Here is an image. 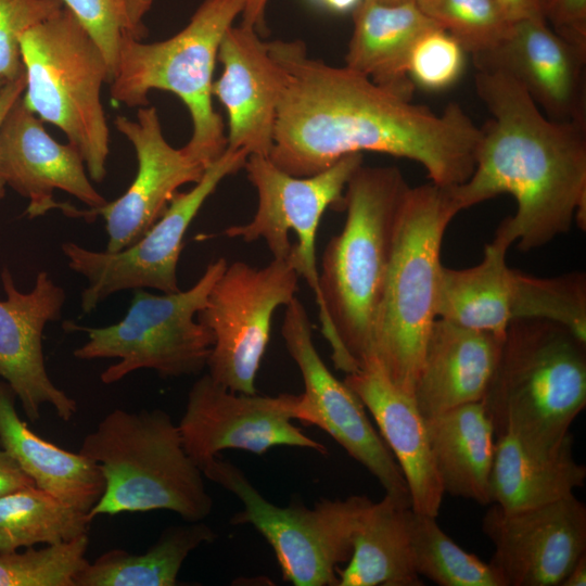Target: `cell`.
<instances>
[{
	"label": "cell",
	"instance_id": "6",
	"mask_svg": "<svg viewBox=\"0 0 586 586\" xmlns=\"http://www.w3.org/2000/svg\"><path fill=\"white\" fill-rule=\"evenodd\" d=\"M460 212L449 187H409L377 311L372 355L385 377L412 396L425 343L436 319L445 231Z\"/></svg>",
	"mask_w": 586,
	"mask_h": 586
},
{
	"label": "cell",
	"instance_id": "16",
	"mask_svg": "<svg viewBox=\"0 0 586 586\" xmlns=\"http://www.w3.org/2000/svg\"><path fill=\"white\" fill-rule=\"evenodd\" d=\"M116 129L132 144L138 169L126 192L112 202L92 208L69 204L64 215L93 221L105 220L106 252L115 253L138 242L162 217L177 190L196 183L206 167L184 150L171 146L165 139L154 106H141L137 120L117 116Z\"/></svg>",
	"mask_w": 586,
	"mask_h": 586
},
{
	"label": "cell",
	"instance_id": "12",
	"mask_svg": "<svg viewBox=\"0 0 586 586\" xmlns=\"http://www.w3.org/2000/svg\"><path fill=\"white\" fill-rule=\"evenodd\" d=\"M298 278L290 255L262 268L227 265L196 315L214 337L206 367L215 382L235 393H256L272 316L295 297Z\"/></svg>",
	"mask_w": 586,
	"mask_h": 586
},
{
	"label": "cell",
	"instance_id": "36",
	"mask_svg": "<svg viewBox=\"0 0 586 586\" xmlns=\"http://www.w3.org/2000/svg\"><path fill=\"white\" fill-rule=\"evenodd\" d=\"M102 50L113 79L120 43L146 36L136 0H62Z\"/></svg>",
	"mask_w": 586,
	"mask_h": 586
},
{
	"label": "cell",
	"instance_id": "18",
	"mask_svg": "<svg viewBox=\"0 0 586 586\" xmlns=\"http://www.w3.org/2000/svg\"><path fill=\"white\" fill-rule=\"evenodd\" d=\"M7 298L0 301V378L20 399L30 421L50 405L63 421L77 412V403L50 379L42 351L46 324L58 321L66 294L46 271L38 272L34 288L21 292L10 270L1 271Z\"/></svg>",
	"mask_w": 586,
	"mask_h": 586
},
{
	"label": "cell",
	"instance_id": "44",
	"mask_svg": "<svg viewBox=\"0 0 586 586\" xmlns=\"http://www.w3.org/2000/svg\"><path fill=\"white\" fill-rule=\"evenodd\" d=\"M586 585V552L583 553L569 573L562 579L560 586H584Z\"/></svg>",
	"mask_w": 586,
	"mask_h": 586
},
{
	"label": "cell",
	"instance_id": "5",
	"mask_svg": "<svg viewBox=\"0 0 586 586\" xmlns=\"http://www.w3.org/2000/svg\"><path fill=\"white\" fill-rule=\"evenodd\" d=\"M98 463L104 492L89 511L103 514L168 510L186 522L204 521L214 501L201 468L187 454L170 415L162 409L115 408L78 450Z\"/></svg>",
	"mask_w": 586,
	"mask_h": 586
},
{
	"label": "cell",
	"instance_id": "47",
	"mask_svg": "<svg viewBox=\"0 0 586 586\" xmlns=\"http://www.w3.org/2000/svg\"><path fill=\"white\" fill-rule=\"evenodd\" d=\"M383 3L387 4H400V3H409V2H416V0H378Z\"/></svg>",
	"mask_w": 586,
	"mask_h": 586
},
{
	"label": "cell",
	"instance_id": "1",
	"mask_svg": "<svg viewBox=\"0 0 586 586\" xmlns=\"http://www.w3.org/2000/svg\"><path fill=\"white\" fill-rule=\"evenodd\" d=\"M268 46L281 74L269 158L283 171L307 177L345 155L378 152L419 163L441 187L471 176L481 130L459 104L435 113L345 65L309 58L301 40Z\"/></svg>",
	"mask_w": 586,
	"mask_h": 586
},
{
	"label": "cell",
	"instance_id": "26",
	"mask_svg": "<svg viewBox=\"0 0 586 586\" xmlns=\"http://www.w3.org/2000/svg\"><path fill=\"white\" fill-rule=\"evenodd\" d=\"M15 398L8 383L0 381V446L38 488L89 513L105 487L98 463L79 451L63 449L34 433L20 418Z\"/></svg>",
	"mask_w": 586,
	"mask_h": 586
},
{
	"label": "cell",
	"instance_id": "13",
	"mask_svg": "<svg viewBox=\"0 0 586 586\" xmlns=\"http://www.w3.org/2000/svg\"><path fill=\"white\" fill-rule=\"evenodd\" d=\"M249 152L226 151L205 169L187 192H177L162 217L131 246L119 252L93 251L75 242H64L62 252L68 267L87 280L80 295L84 314L124 290L154 289L178 292L177 267L184 234L204 202L228 176L243 168Z\"/></svg>",
	"mask_w": 586,
	"mask_h": 586
},
{
	"label": "cell",
	"instance_id": "25",
	"mask_svg": "<svg viewBox=\"0 0 586 586\" xmlns=\"http://www.w3.org/2000/svg\"><path fill=\"white\" fill-rule=\"evenodd\" d=\"M586 467L573 455L570 434L553 448H536L505 433L496 437L489 479L491 504L507 511L539 507L584 486Z\"/></svg>",
	"mask_w": 586,
	"mask_h": 586
},
{
	"label": "cell",
	"instance_id": "37",
	"mask_svg": "<svg viewBox=\"0 0 586 586\" xmlns=\"http://www.w3.org/2000/svg\"><path fill=\"white\" fill-rule=\"evenodd\" d=\"M466 53L451 35L433 27L416 41L408 61V75L413 85L424 89H446L461 76Z\"/></svg>",
	"mask_w": 586,
	"mask_h": 586
},
{
	"label": "cell",
	"instance_id": "30",
	"mask_svg": "<svg viewBox=\"0 0 586 586\" xmlns=\"http://www.w3.org/2000/svg\"><path fill=\"white\" fill-rule=\"evenodd\" d=\"M216 537L215 531L203 521L168 526L143 553L115 548L93 562H87L76 574L74 585L176 586L188 556L202 544L213 543Z\"/></svg>",
	"mask_w": 586,
	"mask_h": 586
},
{
	"label": "cell",
	"instance_id": "39",
	"mask_svg": "<svg viewBox=\"0 0 586 586\" xmlns=\"http://www.w3.org/2000/svg\"><path fill=\"white\" fill-rule=\"evenodd\" d=\"M549 27L559 36L586 50V0H539Z\"/></svg>",
	"mask_w": 586,
	"mask_h": 586
},
{
	"label": "cell",
	"instance_id": "43",
	"mask_svg": "<svg viewBox=\"0 0 586 586\" xmlns=\"http://www.w3.org/2000/svg\"><path fill=\"white\" fill-rule=\"evenodd\" d=\"M269 0H246L241 14V25L255 29L260 36L266 34V9Z\"/></svg>",
	"mask_w": 586,
	"mask_h": 586
},
{
	"label": "cell",
	"instance_id": "27",
	"mask_svg": "<svg viewBox=\"0 0 586 586\" xmlns=\"http://www.w3.org/2000/svg\"><path fill=\"white\" fill-rule=\"evenodd\" d=\"M424 420L444 493L491 505L496 436L483 403L461 405Z\"/></svg>",
	"mask_w": 586,
	"mask_h": 586
},
{
	"label": "cell",
	"instance_id": "9",
	"mask_svg": "<svg viewBox=\"0 0 586 586\" xmlns=\"http://www.w3.org/2000/svg\"><path fill=\"white\" fill-rule=\"evenodd\" d=\"M227 265L224 257L212 262L184 291L157 295L136 289L127 314L114 324L95 328L64 321L65 331L88 335L74 357L118 358L101 373L104 384L116 383L140 369H152L163 378L199 374L207 366L214 337L195 316Z\"/></svg>",
	"mask_w": 586,
	"mask_h": 586
},
{
	"label": "cell",
	"instance_id": "20",
	"mask_svg": "<svg viewBox=\"0 0 586 586\" xmlns=\"http://www.w3.org/2000/svg\"><path fill=\"white\" fill-rule=\"evenodd\" d=\"M22 97L3 120L0 144L5 184L28 200L27 216L60 209L62 202L53 199L54 190L73 195L89 208L104 205L107 201L92 186L77 146L55 141Z\"/></svg>",
	"mask_w": 586,
	"mask_h": 586
},
{
	"label": "cell",
	"instance_id": "23",
	"mask_svg": "<svg viewBox=\"0 0 586 586\" xmlns=\"http://www.w3.org/2000/svg\"><path fill=\"white\" fill-rule=\"evenodd\" d=\"M504 337L436 318L429 332L412 398L424 419L481 402Z\"/></svg>",
	"mask_w": 586,
	"mask_h": 586
},
{
	"label": "cell",
	"instance_id": "24",
	"mask_svg": "<svg viewBox=\"0 0 586 586\" xmlns=\"http://www.w3.org/2000/svg\"><path fill=\"white\" fill-rule=\"evenodd\" d=\"M352 12L353 33L345 66L411 98L415 87L408 75L411 50L421 35L438 26L413 2L387 4L360 0Z\"/></svg>",
	"mask_w": 586,
	"mask_h": 586
},
{
	"label": "cell",
	"instance_id": "41",
	"mask_svg": "<svg viewBox=\"0 0 586 586\" xmlns=\"http://www.w3.org/2000/svg\"><path fill=\"white\" fill-rule=\"evenodd\" d=\"M25 86H26V77L24 73L18 78L8 81L5 86L3 87L0 93V132H1L3 120L8 112L10 111L12 105L15 103V101L23 95ZM5 190H7V184L2 175L1 144H0V200L4 198Z\"/></svg>",
	"mask_w": 586,
	"mask_h": 586
},
{
	"label": "cell",
	"instance_id": "35",
	"mask_svg": "<svg viewBox=\"0 0 586 586\" xmlns=\"http://www.w3.org/2000/svg\"><path fill=\"white\" fill-rule=\"evenodd\" d=\"M88 534L73 540L24 551L0 552V586H75L88 562Z\"/></svg>",
	"mask_w": 586,
	"mask_h": 586
},
{
	"label": "cell",
	"instance_id": "46",
	"mask_svg": "<svg viewBox=\"0 0 586 586\" xmlns=\"http://www.w3.org/2000/svg\"><path fill=\"white\" fill-rule=\"evenodd\" d=\"M139 12L144 16L152 5L153 0H136Z\"/></svg>",
	"mask_w": 586,
	"mask_h": 586
},
{
	"label": "cell",
	"instance_id": "14",
	"mask_svg": "<svg viewBox=\"0 0 586 586\" xmlns=\"http://www.w3.org/2000/svg\"><path fill=\"white\" fill-rule=\"evenodd\" d=\"M281 334L304 382L296 420L323 430L379 481L385 494L411 506L398 463L359 397L323 362L314 344L308 314L296 296L285 306Z\"/></svg>",
	"mask_w": 586,
	"mask_h": 586
},
{
	"label": "cell",
	"instance_id": "42",
	"mask_svg": "<svg viewBox=\"0 0 586 586\" xmlns=\"http://www.w3.org/2000/svg\"><path fill=\"white\" fill-rule=\"evenodd\" d=\"M511 21L544 18L539 0H496ZM545 20V18H544Z\"/></svg>",
	"mask_w": 586,
	"mask_h": 586
},
{
	"label": "cell",
	"instance_id": "8",
	"mask_svg": "<svg viewBox=\"0 0 586 586\" xmlns=\"http://www.w3.org/2000/svg\"><path fill=\"white\" fill-rule=\"evenodd\" d=\"M24 104L59 127L76 145L91 180L106 175L110 130L101 90L110 81L104 54L71 10L63 7L20 38Z\"/></svg>",
	"mask_w": 586,
	"mask_h": 586
},
{
	"label": "cell",
	"instance_id": "10",
	"mask_svg": "<svg viewBox=\"0 0 586 586\" xmlns=\"http://www.w3.org/2000/svg\"><path fill=\"white\" fill-rule=\"evenodd\" d=\"M206 479L232 493L243 505L230 520L250 524L273 549L282 577L295 586H337L339 565L349 560L365 509V495L321 499L313 509L293 501L279 507L266 499L243 471L216 456L201 467Z\"/></svg>",
	"mask_w": 586,
	"mask_h": 586
},
{
	"label": "cell",
	"instance_id": "21",
	"mask_svg": "<svg viewBox=\"0 0 586 586\" xmlns=\"http://www.w3.org/2000/svg\"><path fill=\"white\" fill-rule=\"evenodd\" d=\"M217 59L222 72L213 84V95L227 112V148L269 157L281 74L268 41L253 28L231 26L222 37Z\"/></svg>",
	"mask_w": 586,
	"mask_h": 586
},
{
	"label": "cell",
	"instance_id": "2",
	"mask_svg": "<svg viewBox=\"0 0 586 586\" xmlns=\"http://www.w3.org/2000/svg\"><path fill=\"white\" fill-rule=\"evenodd\" d=\"M476 94L491 114L471 176L449 187L460 211L502 193L517 212L497 228L495 240L528 252L586 226V124L548 118L514 79L476 71Z\"/></svg>",
	"mask_w": 586,
	"mask_h": 586
},
{
	"label": "cell",
	"instance_id": "33",
	"mask_svg": "<svg viewBox=\"0 0 586 586\" xmlns=\"http://www.w3.org/2000/svg\"><path fill=\"white\" fill-rule=\"evenodd\" d=\"M511 320L556 322L586 342V276L570 272L538 278L512 269Z\"/></svg>",
	"mask_w": 586,
	"mask_h": 586
},
{
	"label": "cell",
	"instance_id": "7",
	"mask_svg": "<svg viewBox=\"0 0 586 586\" xmlns=\"http://www.w3.org/2000/svg\"><path fill=\"white\" fill-rule=\"evenodd\" d=\"M245 1L203 0L187 26L170 38L151 43L125 39L110 82L113 100L130 107L148 105L152 90L176 94L192 120L183 150L205 167L227 149L224 123L213 106V74L222 37Z\"/></svg>",
	"mask_w": 586,
	"mask_h": 586
},
{
	"label": "cell",
	"instance_id": "15",
	"mask_svg": "<svg viewBox=\"0 0 586 586\" xmlns=\"http://www.w3.org/2000/svg\"><path fill=\"white\" fill-rule=\"evenodd\" d=\"M298 395L260 396L229 391L208 373L191 386L178 424L183 447L201 468L225 449L262 455L275 446L327 448L295 426Z\"/></svg>",
	"mask_w": 586,
	"mask_h": 586
},
{
	"label": "cell",
	"instance_id": "40",
	"mask_svg": "<svg viewBox=\"0 0 586 586\" xmlns=\"http://www.w3.org/2000/svg\"><path fill=\"white\" fill-rule=\"evenodd\" d=\"M35 485L16 460L0 446V497Z\"/></svg>",
	"mask_w": 586,
	"mask_h": 586
},
{
	"label": "cell",
	"instance_id": "31",
	"mask_svg": "<svg viewBox=\"0 0 586 586\" xmlns=\"http://www.w3.org/2000/svg\"><path fill=\"white\" fill-rule=\"evenodd\" d=\"M91 522L88 513L27 486L0 497V552L73 540L88 534Z\"/></svg>",
	"mask_w": 586,
	"mask_h": 586
},
{
	"label": "cell",
	"instance_id": "28",
	"mask_svg": "<svg viewBox=\"0 0 586 586\" xmlns=\"http://www.w3.org/2000/svg\"><path fill=\"white\" fill-rule=\"evenodd\" d=\"M410 505L388 495L365 509L337 586H420L413 568L408 527Z\"/></svg>",
	"mask_w": 586,
	"mask_h": 586
},
{
	"label": "cell",
	"instance_id": "17",
	"mask_svg": "<svg viewBox=\"0 0 586 586\" xmlns=\"http://www.w3.org/2000/svg\"><path fill=\"white\" fill-rule=\"evenodd\" d=\"M482 530L506 586H560L586 552V507L574 494L515 511L491 504Z\"/></svg>",
	"mask_w": 586,
	"mask_h": 586
},
{
	"label": "cell",
	"instance_id": "3",
	"mask_svg": "<svg viewBox=\"0 0 586 586\" xmlns=\"http://www.w3.org/2000/svg\"><path fill=\"white\" fill-rule=\"evenodd\" d=\"M409 187L395 166L362 164L344 191L343 229L324 247L318 316L334 366L345 373L373 360L374 320Z\"/></svg>",
	"mask_w": 586,
	"mask_h": 586
},
{
	"label": "cell",
	"instance_id": "19",
	"mask_svg": "<svg viewBox=\"0 0 586 586\" xmlns=\"http://www.w3.org/2000/svg\"><path fill=\"white\" fill-rule=\"evenodd\" d=\"M471 56L476 71L514 79L548 118L586 124V50L559 36L544 18L512 22L496 47Z\"/></svg>",
	"mask_w": 586,
	"mask_h": 586
},
{
	"label": "cell",
	"instance_id": "45",
	"mask_svg": "<svg viewBox=\"0 0 586 586\" xmlns=\"http://www.w3.org/2000/svg\"><path fill=\"white\" fill-rule=\"evenodd\" d=\"M315 3L333 12L353 11L360 0H313Z\"/></svg>",
	"mask_w": 586,
	"mask_h": 586
},
{
	"label": "cell",
	"instance_id": "34",
	"mask_svg": "<svg viewBox=\"0 0 586 586\" xmlns=\"http://www.w3.org/2000/svg\"><path fill=\"white\" fill-rule=\"evenodd\" d=\"M415 3L471 55L496 47L512 24L496 0H416Z\"/></svg>",
	"mask_w": 586,
	"mask_h": 586
},
{
	"label": "cell",
	"instance_id": "11",
	"mask_svg": "<svg viewBox=\"0 0 586 586\" xmlns=\"http://www.w3.org/2000/svg\"><path fill=\"white\" fill-rule=\"evenodd\" d=\"M362 164L364 154L353 153L320 173L296 177L280 169L268 156L250 154L243 168L256 190L257 208L251 221L231 226L224 234L246 243L262 239L273 258L290 255L298 276L311 289L320 311L316 262L320 219L329 207L344 209L346 184Z\"/></svg>",
	"mask_w": 586,
	"mask_h": 586
},
{
	"label": "cell",
	"instance_id": "48",
	"mask_svg": "<svg viewBox=\"0 0 586 586\" xmlns=\"http://www.w3.org/2000/svg\"><path fill=\"white\" fill-rule=\"evenodd\" d=\"M7 82H8V80H5L4 78H2V77L0 76V93H1L3 87L5 86Z\"/></svg>",
	"mask_w": 586,
	"mask_h": 586
},
{
	"label": "cell",
	"instance_id": "4",
	"mask_svg": "<svg viewBox=\"0 0 586 586\" xmlns=\"http://www.w3.org/2000/svg\"><path fill=\"white\" fill-rule=\"evenodd\" d=\"M481 402L496 437L560 445L586 406V342L552 321L511 320Z\"/></svg>",
	"mask_w": 586,
	"mask_h": 586
},
{
	"label": "cell",
	"instance_id": "29",
	"mask_svg": "<svg viewBox=\"0 0 586 586\" xmlns=\"http://www.w3.org/2000/svg\"><path fill=\"white\" fill-rule=\"evenodd\" d=\"M509 246L493 240L480 264L464 268L442 267L436 318L504 337L511 321L512 269L506 264Z\"/></svg>",
	"mask_w": 586,
	"mask_h": 586
},
{
	"label": "cell",
	"instance_id": "32",
	"mask_svg": "<svg viewBox=\"0 0 586 586\" xmlns=\"http://www.w3.org/2000/svg\"><path fill=\"white\" fill-rule=\"evenodd\" d=\"M412 564L419 576L440 586H506L499 573L458 546L437 524L436 517L409 509Z\"/></svg>",
	"mask_w": 586,
	"mask_h": 586
},
{
	"label": "cell",
	"instance_id": "38",
	"mask_svg": "<svg viewBox=\"0 0 586 586\" xmlns=\"http://www.w3.org/2000/svg\"><path fill=\"white\" fill-rule=\"evenodd\" d=\"M64 7L62 0H0V76L8 81L22 76L20 38L30 27Z\"/></svg>",
	"mask_w": 586,
	"mask_h": 586
},
{
	"label": "cell",
	"instance_id": "22",
	"mask_svg": "<svg viewBox=\"0 0 586 586\" xmlns=\"http://www.w3.org/2000/svg\"><path fill=\"white\" fill-rule=\"evenodd\" d=\"M343 381L378 424L406 480L411 509L437 517L445 493L432 458L425 420L412 396L396 387L375 360L346 373Z\"/></svg>",
	"mask_w": 586,
	"mask_h": 586
}]
</instances>
